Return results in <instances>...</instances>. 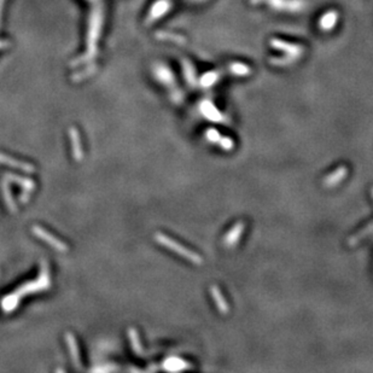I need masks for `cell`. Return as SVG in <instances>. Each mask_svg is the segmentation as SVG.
<instances>
[{
  "instance_id": "1",
  "label": "cell",
  "mask_w": 373,
  "mask_h": 373,
  "mask_svg": "<svg viewBox=\"0 0 373 373\" xmlns=\"http://www.w3.org/2000/svg\"><path fill=\"white\" fill-rule=\"evenodd\" d=\"M51 288V275H50V268L45 261L41 262L40 265L39 275L34 280H29L27 283L22 284L18 289L11 292L10 295H6L2 297L1 302H0V307H1L4 313H11L16 308L18 307L20 302L22 301L23 297L29 296V295L39 294V292L46 291Z\"/></svg>"
},
{
  "instance_id": "2",
  "label": "cell",
  "mask_w": 373,
  "mask_h": 373,
  "mask_svg": "<svg viewBox=\"0 0 373 373\" xmlns=\"http://www.w3.org/2000/svg\"><path fill=\"white\" fill-rule=\"evenodd\" d=\"M155 239H156L158 244L166 246V248L169 249V250H171L173 253L178 254L179 256L186 259L187 261L192 262V264H195V265H202L203 264V259H202V256H201V255L195 253V251L190 250V249L185 248L184 245L179 244L178 241L174 240L173 238H169L168 236L163 235V233H161V232H157L156 235H155Z\"/></svg>"
},
{
  "instance_id": "3",
  "label": "cell",
  "mask_w": 373,
  "mask_h": 373,
  "mask_svg": "<svg viewBox=\"0 0 373 373\" xmlns=\"http://www.w3.org/2000/svg\"><path fill=\"white\" fill-rule=\"evenodd\" d=\"M32 232H33L39 239H41L42 241H45V243H47L50 246H52V248L55 249V250H57L58 253H68L69 251V246L67 245L64 241H62L61 239H58L57 237L51 235L48 231L42 229L41 226L34 225V226L32 227Z\"/></svg>"
},
{
  "instance_id": "4",
  "label": "cell",
  "mask_w": 373,
  "mask_h": 373,
  "mask_svg": "<svg viewBox=\"0 0 373 373\" xmlns=\"http://www.w3.org/2000/svg\"><path fill=\"white\" fill-rule=\"evenodd\" d=\"M0 165L18 169V170H22L24 171V173H28V174H32L35 171V167H34L33 165H31V163L17 160V158H13L11 156H9V155L2 154V152H0Z\"/></svg>"
},
{
  "instance_id": "5",
  "label": "cell",
  "mask_w": 373,
  "mask_h": 373,
  "mask_svg": "<svg viewBox=\"0 0 373 373\" xmlns=\"http://www.w3.org/2000/svg\"><path fill=\"white\" fill-rule=\"evenodd\" d=\"M69 138H70L71 155L76 162H81L84 158V150H82L81 138H80L79 131L75 127L69 128Z\"/></svg>"
},
{
  "instance_id": "6",
  "label": "cell",
  "mask_w": 373,
  "mask_h": 373,
  "mask_svg": "<svg viewBox=\"0 0 373 373\" xmlns=\"http://www.w3.org/2000/svg\"><path fill=\"white\" fill-rule=\"evenodd\" d=\"M244 229H245V224H244L243 221H238L237 224L233 225L232 229H231L229 232L226 233V236H225L224 245L226 246V248L232 249L233 246H235L236 244L240 240V237H241V235H243Z\"/></svg>"
},
{
  "instance_id": "7",
  "label": "cell",
  "mask_w": 373,
  "mask_h": 373,
  "mask_svg": "<svg viewBox=\"0 0 373 373\" xmlns=\"http://www.w3.org/2000/svg\"><path fill=\"white\" fill-rule=\"evenodd\" d=\"M347 175L348 168L345 167V166H340L336 170H334L331 174H329V175L324 178L323 185L325 187H335L337 186L338 184H340V182L343 181V179L347 178Z\"/></svg>"
},
{
  "instance_id": "8",
  "label": "cell",
  "mask_w": 373,
  "mask_h": 373,
  "mask_svg": "<svg viewBox=\"0 0 373 373\" xmlns=\"http://www.w3.org/2000/svg\"><path fill=\"white\" fill-rule=\"evenodd\" d=\"M66 340L67 344H68L69 351H70L72 365H74L76 369L81 370V358H80V349L79 345H77L76 338H75L71 332H68V334H66Z\"/></svg>"
},
{
  "instance_id": "9",
  "label": "cell",
  "mask_w": 373,
  "mask_h": 373,
  "mask_svg": "<svg viewBox=\"0 0 373 373\" xmlns=\"http://www.w3.org/2000/svg\"><path fill=\"white\" fill-rule=\"evenodd\" d=\"M4 179H6L9 182H13V184L18 185L23 191L32 192L34 189H35V182L32 180V179L24 178V176L16 175V174H12V173H7V174H5Z\"/></svg>"
},
{
  "instance_id": "10",
  "label": "cell",
  "mask_w": 373,
  "mask_h": 373,
  "mask_svg": "<svg viewBox=\"0 0 373 373\" xmlns=\"http://www.w3.org/2000/svg\"><path fill=\"white\" fill-rule=\"evenodd\" d=\"M210 294H211V297H213V300H214V303H215L217 310H219V312L222 313V314L229 313L230 305H229V303H227L226 300H225L224 294L221 292V290L217 288L216 285H213L210 288Z\"/></svg>"
},
{
  "instance_id": "11",
  "label": "cell",
  "mask_w": 373,
  "mask_h": 373,
  "mask_svg": "<svg viewBox=\"0 0 373 373\" xmlns=\"http://www.w3.org/2000/svg\"><path fill=\"white\" fill-rule=\"evenodd\" d=\"M1 190H2V197H4L5 204H6L7 209H9L11 213H17V204H16V201L13 200V196L10 189L9 181L6 179H4L1 182Z\"/></svg>"
},
{
  "instance_id": "12",
  "label": "cell",
  "mask_w": 373,
  "mask_h": 373,
  "mask_svg": "<svg viewBox=\"0 0 373 373\" xmlns=\"http://www.w3.org/2000/svg\"><path fill=\"white\" fill-rule=\"evenodd\" d=\"M127 334H128V339H130V343H131V347H132L134 353L139 356L143 355L144 354L143 344H141L140 338H139L138 331H136V329H133V327H130Z\"/></svg>"
},
{
  "instance_id": "13",
  "label": "cell",
  "mask_w": 373,
  "mask_h": 373,
  "mask_svg": "<svg viewBox=\"0 0 373 373\" xmlns=\"http://www.w3.org/2000/svg\"><path fill=\"white\" fill-rule=\"evenodd\" d=\"M187 366L184 361L178 358H170L165 362V369L168 371H180V370L186 369Z\"/></svg>"
},
{
  "instance_id": "14",
  "label": "cell",
  "mask_w": 373,
  "mask_h": 373,
  "mask_svg": "<svg viewBox=\"0 0 373 373\" xmlns=\"http://www.w3.org/2000/svg\"><path fill=\"white\" fill-rule=\"evenodd\" d=\"M372 232H373V224L369 225V226H367L366 229L362 230L361 232L358 233V235L353 236V237H351L350 239H349V244H350V245H355V244H358L359 241H360L362 239V238L366 237L367 235H370V233H372Z\"/></svg>"
},
{
  "instance_id": "15",
  "label": "cell",
  "mask_w": 373,
  "mask_h": 373,
  "mask_svg": "<svg viewBox=\"0 0 373 373\" xmlns=\"http://www.w3.org/2000/svg\"><path fill=\"white\" fill-rule=\"evenodd\" d=\"M219 144H220V146L225 150H232L233 145H235L233 144L232 139H230V138H220Z\"/></svg>"
},
{
  "instance_id": "16",
  "label": "cell",
  "mask_w": 373,
  "mask_h": 373,
  "mask_svg": "<svg viewBox=\"0 0 373 373\" xmlns=\"http://www.w3.org/2000/svg\"><path fill=\"white\" fill-rule=\"evenodd\" d=\"M206 138H208L211 143H219L221 136H220V134L217 133L215 130H209L208 132H206Z\"/></svg>"
},
{
  "instance_id": "17",
  "label": "cell",
  "mask_w": 373,
  "mask_h": 373,
  "mask_svg": "<svg viewBox=\"0 0 373 373\" xmlns=\"http://www.w3.org/2000/svg\"><path fill=\"white\" fill-rule=\"evenodd\" d=\"M29 193L31 192H27V191H23L22 193L20 195V201L21 203H27L29 201Z\"/></svg>"
},
{
  "instance_id": "18",
  "label": "cell",
  "mask_w": 373,
  "mask_h": 373,
  "mask_svg": "<svg viewBox=\"0 0 373 373\" xmlns=\"http://www.w3.org/2000/svg\"><path fill=\"white\" fill-rule=\"evenodd\" d=\"M371 195H372V198H373V187H372V190H371Z\"/></svg>"
}]
</instances>
